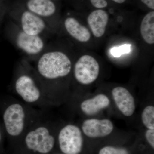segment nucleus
Listing matches in <instances>:
<instances>
[{
    "label": "nucleus",
    "mask_w": 154,
    "mask_h": 154,
    "mask_svg": "<svg viewBox=\"0 0 154 154\" xmlns=\"http://www.w3.org/2000/svg\"><path fill=\"white\" fill-rule=\"evenodd\" d=\"M34 62L33 68L44 90H49L54 82L69 75L72 67L68 55L50 42Z\"/></svg>",
    "instance_id": "obj_1"
},
{
    "label": "nucleus",
    "mask_w": 154,
    "mask_h": 154,
    "mask_svg": "<svg viewBox=\"0 0 154 154\" xmlns=\"http://www.w3.org/2000/svg\"><path fill=\"white\" fill-rule=\"evenodd\" d=\"M6 38L25 56L24 58L35 61L47 47L48 39L25 33L9 20L4 29Z\"/></svg>",
    "instance_id": "obj_2"
},
{
    "label": "nucleus",
    "mask_w": 154,
    "mask_h": 154,
    "mask_svg": "<svg viewBox=\"0 0 154 154\" xmlns=\"http://www.w3.org/2000/svg\"><path fill=\"white\" fill-rule=\"evenodd\" d=\"M7 14L18 28L28 34L48 39L55 33L43 19L28 10L18 0L11 2Z\"/></svg>",
    "instance_id": "obj_3"
},
{
    "label": "nucleus",
    "mask_w": 154,
    "mask_h": 154,
    "mask_svg": "<svg viewBox=\"0 0 154 154\" xmlns=\"http://www.w3.org/2000/svg\"><path fill=\"white\" fill-rule=\"evenodd\" d=\"M14 87L17 94L28 103L39 101L44 90L33 66L24 58L18 63Z\"/></svg>",
    "instance_id": "obj_4"
},
{
    "label": "nucleus",
    "mask_w": 154,
    "mask_h": 154,
    "mask_svg": "<svg viewBox=\"0 0 154 154\" xmlns=\"http://www.w3.org/2000/svg\"><path fill=\"white\" fill-rule=\"evenodd\" d=\"M25 8L47 23L56 32L58 8L55 0H18Z\"/></svg>",
    "instance_id": "obj_5"
},
{
    "label": "nucleus",
    "mask_w": 154,
    "mask_h": 154,
    "mask_svg": "<svg viewBox=\"0 0 154 154\" xmlns=\"http://www.w3.org/2000/svg\"><path fill=\"white\" fill-rule=\"evenodd\" d=\"M25 143L29 150L39 154H46L54 146L55 139L49 128L45 125L31 130L26 135Z\"/></svg>",
    "instance_id": "obj_6"
},
{
    "label": "nucleus",
    "mask_w": 154,
    "mask_h": 154,
    "mask_svg": "<svg viewBox=\"0 0 154 154\" xmlns=\"http://www.w3.org/2000/svg\"><path fill=\"white\" fill-rule=\"evenodd\" d=\"M2 117L5 130L10 136H19L24 131L26 112L21 104L14 103L8 105L3 112Z\"/></svg>",
    "instance_id": "obj_7"
},
{
    "label": "nucleus",
    "mask_w": 154,
    "mask_h": 154,
    "mask_svg": "<svg viewBox=\"0 0 154 154\" xmlns=\"http://www.w3.org/2000/svg\"><path fill=\"white\" fill-rule=\"evenodd\" d=\"M58 142L61 151L64 154H79L83 146L82 131L78 126L69 124L60 130Z\"/></svg>",
    "instance_id": "obj_8"
},
{
    "label": "nucleus",
    "mask_w": 154,
    "mask_h": 154,
    "mask_svg": "<svg viewBox=\"0 0 154 154\" xmlns=\"http://www.w3.org/2000/svg\"><path fill=\"white\" fill-rule=\"evenodd\" d=\"M99 69V64L95 58L91 55H84L75 63L74 75L80 84L89 85L97 79Z\"/></svg>",
    "instance_id": "obj_9"
},
{
    "label": "nucleus",
    "mask_w": 154,
    "mask_h": 154,
    "mask_svg": "<svg viewBox=\"0 0 154 154\" xmlns=\"http://www.w3.org/2000/svg\"><path fill=\"white\" fill-rule=\"evenodd\" d=\"M112 122L108 119H91L83 122L82 130L87 136L91 138L105 137L111 133L113 129Z\"/></svg>",
    "instance_id": "obj_10"
},
{
    "label": "nucleus",
    "mask_w": 154,
    "mask_h": 154,
    "mask_svg": "<svg viewBox=\"0 0 154 154\" xmlns=\"http://www.w3.org/2000/svg\"><path fill=\"white\" fill-rule=\"evenodd\" d=\"M112 96L119 110L126 116H130L134 113L135 103L133 96L126 88L116 87L112 91Z\"/></svg>",
    "instance_id": "obj_11"
},
{
    "label": "nucleus",
    "mask_w": 154,
    "mask_h": 154,
    "mask_svg": "<svg viewBox=\"0 0 154 154\" xmlns=\"http://www.w3.org/2000/svg\"><path fill=\"white\" fill-rule=\"evenodd\" d=\"M63 26L69 36L81 42H87L91 38L89 30L83 26L75 17H67L63 22Z\"/></svg>",
    "instance_id": "obj_12"
},
{
    "label": "nucleus",
    "mask_w": 154,
    "mask_h": 154,
    "mask_svg": "<svg viewBox=\"0 0 154 154\" xmlns=\"http://www.w3.org/2000/svg\"><path fill=\"white\" fill-rule=\"evenodd\" d=\"M108 18L107 12L101 9L94 11L89 15L87 21L94 36L101 37L104 35Z\"/></svg>",
    "instance_id": "obj_13"
},
{
    "label": "nucleus",
    "mask_w": 154,
    "mask_h": 154,
    "mask_svg": "<svg viewBox=\"0 0 154 154\" xmlns=\"http://www.w3.org/2000/svg\"><path fill=\"white\" fill-rule=\"evenodd\" d=\"M110 104V100L107 96L100 94L83 101L81 104V108L86 115H93L108 107Z\"/></svg>",
    "instance_id": "obj_14"
},
{
    "label": "nucleus",
    "mask_w": 154,
    "mask_h": 154,
    "mask_svg": "<svg viewBox=\"0 0 154 154\" xmlns=\"http://www.w3.org/2000/svg\"><path fill=\"white\" fill-rule=\"evenodd\" d=\"M142 37L147 43H154V12H149L144 17L140 26Z\"/></svg>",
    "instance_id": "obj_15"
},
{
    "label": "nucleus",
    "mask_w": 154,
    "mask_h": 154,
    "mask_svg": "<svg viewBox=\"0 0 154 154\" xmlns=\"http://www.w3.org/2000/svg\"><path fill=\"white\" fill-rule=\"evenodd\" d=\"M142 120L145 126L148 129H154V107H146L142 113Z\"/></svg>",
    "instance_id": "obj_16"
},
{
    "label": "nucleus",
    "mask_w": 154,
    "mask_h": 154,
    "mask_svg": "<svg viewBox=\"0 0 154 154\" xmlns=\"http://www.w3.org/2000/svg\"><path fill=\"white\" fill-rule=\"evenodd\" d=\"M99 154H130V153L126 149L123 148L106 146L100 150Z\"/></svg>",
    "instance_id": "obj_17"
},
{
    "label": "nucleus",
    "mask_w": 154,
    "mask_h": 154,
    "mask_svg": "<svg viewBox=\"0 0 154 154\" xmlns=\"http://www.w3.org/2000/svg\"><path fill=\"white\" fill-rule=\"evenodd\" d=\"M131 50V45H123L119 47H114L111 50V53L115 57H119L122 54L128 53Z\"/></svg>",
    "instance_id": "obj_18"
},
{
    "label": "nucleus",
    "mask_w": 154,
    "mask_h": 154,
    "mask_svg": "<svg viewBox=\"0 0 154 154\" xmlns=\"http://www.w3.org/2000/svg\"><path fill=\"white\" fill-rule=\"evenodd\" d=\"M11 3V0H0V25L8 14Z\"/></svg>",
    "instance_id": "obj_19"
},
{
    "label": "nucleus",
    "mask_w": 154,
    "mask_h": 154,
    "mask_svg": "<svg viewBox=\"0 0 154 154\" xmlns=\"http://www.w3.org/2000/svg\"><path fill=\"white\" fill-rule=\"evenodd\" d=\"M146 139L153 149L154 148V129H148L145 134Z\"/></svg>",
    "instance_id": "obj_20"
},
{
    "label": "nucleus",
    "mask_w": 154,
    "mask_h": 154,
    "mask_svg": "<svg viewBox=\"0 0 154 154\" xmlns=\"http://www.w3.org/2000/svg\"><path fill=\"white\" fill-rule=\"evenodd\" d=\"M91 4L97 8H103L107 6V2L106 0H90Z\"/></svg>",
    "instance_id": "obj_21"
},
{
    "label": "nucleus",
    "mask_w": 154,
    "mask_h": 154,
    "mask_svg": "<svg viewBox=\"0 0 154 154\" xmlns=\"http://www.w3.org/2000/svg\"><path fill=\"white\" fill-rule=\"evenodd\" d=\"M143 3L149 8L154 9V0H141Z\"/></svg>",
    "instance_id": "obj_22"
},
{
    "label": "nucleus",
    "mask_w": 154,
    "mask_h": 154,
    "mask_svg": "<svg viewBox=\"0 0 154 154\" xmlns=\"http://www.w3.org/2000/svg\"><path fill=\"white\" fill-rule=\"evenodd\" d=\"M113 1L115 2L119 3V4H122V3H124L125 0H113Z\"/></svg>",
    "instance_id": "obj_23"
},
{
    "label": "nucleus",
    "mask_w": 154,
    "mask_h": 154,
    "mask_svg": "<svg viewBox=\"0 0 154 154\" xmlns=\"http://www.w3.org/2000/svg\"><path fill=\"white\" fill-rule=\"evenodd\" d=\"M2 130L1 128V127H0V142L2 140Z\"/></svg>",
    "instance_id": "obj_24"
},
{
    "label": "nucleus",
    "mask_w": 154,
    "mask_h": 154,
    "mask_svg": "<svg viewBox=\"0 0 154 154\" xmlns=\"http://www.w3.org/2000/svg\"><path fill=\"white\" fill-rule=\"evenodd\" d=\"M55 1H57V0H55Z\"/></svg>",
    "instance_id": "obj_25"
}]
</instances>
